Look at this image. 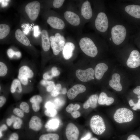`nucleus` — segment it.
Masks as SVG:
<instances>
[{
	"mask_svg": "<svg viewBox=\"0 0 140 140\" xmlns=\"http://www.w3.org/2000/svg\"><path fill=\"white\" fill-rule=\"evenodd\" d=\"M34 36L35 37H37L40 33L39 30V27L38 26H35L34 27Z\"/></svg>",
	"mask_w": 140,
	"mask_h": 140,
	"instance_id": "864d4df0",
	"label": "nucleus"
},
{
	"mask_svg": "<svg viewBox=\"0 0 140 140\" xmlns=\"http://www.w3.org/2000/svg\"><path fill=\"white\" fill-rule=\"evenodd\" d=\"M18 78L21 83L24 85H27L28 83L29 79L23 75L18 74Z\"/></svg>",
	"mask_w": 140,
	"mask_h": 140,
	"instance_id": "58836bf2",
	"label": "nucleus"
},
{
	"mask_svg": "<svg viewBox=\"0 0 140 140\" xmlns=\"http://www.w3.org/2000/svg\"><path fill=\"white\" fill-rule=\"evenodd\" d=\"M32 103L39 104L42 101V97L38 95H35L32 97L30 100Z\"/></svg>",
	"mask_w": 140,
	"mask_h": 140,
	"instance_id": "c9c22d12",
	"label": "nucleus"
},
{
	"mask_svg": "<svg viewBox=\"0 0 140 140\" xmlns=\"http://www.w3.org/2000/svg\"><path fill=\"white\" fill-rule=\"evenodd\" d=\"M90 140H99L97 138L95 137H93L91 138Z\"/></svg>",
	"mask_w": 140,
	"mask_h": 140,
	"instance_id": "0e129e2a",
	"label": "nucleus"
},
{
	"mask_svg": "<svg viewBox=\"0 0 140 140\" xmlns=\"http://www.w3.org/2000/svg\"><path fill=\"white\" fill-rule=\"evenodd\" d=\"M19 107L24 112L28 113L30 111V108L29 104L25 102H23L20 104Z\"/></svg>",
	"mask_w": 140,
	"mask_h": 140,
	"instance_id": "e433bc0d",
	"label": "nucleus"
},
{
	"mask_svg": "<svg viewBox=\"0 0 140 140\" xmlns=\"http://www.w3.org/2000/svg\"><path fill=\"white\" fill-rule=\"evenodd\" d=\"M86 89V87L83 85H75L68 90L67 92V96L69 99H73L79 94L84 92Z\"/></svg>",
	"mask_w": 140,
	"mask_h": 140,
	"instance_id": "4468645a",
	"label": "nucleus"
},
{
	"mask_svg": "<svg viewBox=\"0 0 140 140\" xmlns=\"http://www.w3.org/2000/svg\"><path fill=\"white\" fill-rule=\"evenodd\" d=\"M126 12L131 16L137 18H140V5H129L125 8Z\"/></svg>",
	"mask_w": 140,
	"mask_h": 140,
	"instance_id": "a211bd4d",
	"label": "nucleus"
},
{
	"mask_svg": "<svg viewBox=\"0 0 140 140\" xmlns=\"http://www.w3.org/2000/svg\"><path fill=\"white\" fill-rule=\"evenodd\" d=\"M91 137V134L90 132H88L84 137H82L80 140H88L90 139Z\"/></svg>",
	"mask_w": 140,
	"mask_h": 140,
	"instance_id": "6e6d98bb",
	"label": "nucleus"
},
{
	"mask_svg": "<svg viewBox=\"0 0 140 140\" xmlns=\"http://www.w3.org/2000/svg\"><path fill=\"white\" fill-rule=\"evenodd\" d=\"M76 41L85 54L91 57H94L97 55V48L93 40L87 34H78Z\"/></svg>",
	"mask_w": 140,
	"mask_h": 140,
	"instance_id": "f03ea898",
	"label": "nucleus"
},
{
	"mask_svg": "<svg viewBox=\"0 0 140 140\" xmlns=\"http://www.w3.org/2000/svg\"><path fill=\"white\" fill-rule=\"evenodd\" d=\"M133 91L135 94L138 95V98L140 99V86L136 87L134 89Z\"/></svg>",
	"mask_w": 140,
	"mask_h": 140,
	"instance_id": "09e8293b",
	"label": "nucleus"
},
{
	"mask_svg": "<svg viewBox=\"0 0 140 140\" xmlns=\"http://www.w3.org/2000/svg\"><path fill=\"white\" fill-rule=\"evenodd\" d=\"M51 47L52 49L53 54L55 55H57L61 52L58 43L55 42H51Z\"/></svg>",
	"mask_w": 140,
	"mask_h": 140,
	"instance_id": "2f4dec72",
	"label": "nucleus"
},
{
	"mask_svg": "<svg viewBox=\"0 0 140 140\" xmlns=\"http://www.w3.org/2000/svg\"><path fill=\"white\" fill-rule=\"evenodd\" d=\"M80 108V105L78 104H69L66 108V111L68 113H71L74 111L78 110Z\"/></svg>",
	"mask_w": 140,
	"mask_h": 140,
	"instance_id": "c756f323",
	"label": "nucleus"
},
{
	"mask_svg": "<svg viewBox=\"0 0 140 140\" xmlns=\"http://www.w3.org/2000/svg\"><path fill=\"white\" fill-rule=\"evenodd\" d=\"M98 98V96L96 94L90 96L84 103L83 105V108L87 109L90 107L93 108H95L97 106Z\"/></svg>",
	"mask_w": 140,
	"mask_h": 140,
	"instance_id": "aec40b11",
	"label": "nucleus"
},
{
	"mask_svg": "<svg viewBox=\"0 0 140 140\" xmlns=\"http://www.w3.org/2000/svg\"><path fill=\"white\" fill-rule=\"evenodd\" d=\"M59 139V135L54 133H49L41 135L39 138V140H58Z\"/></svg>",
	"mask_w": 140,
	"mask_h": 140,
	"instance_id": "bb28decb",
	"label": "nucleus"
},
{
	"mask_svg": "<svg viewBox=\"0 0 140 140\" xmlns=\"http://www.w3.org/2000/svg\"><path fill=\"white\" fill-rule=\"evenodd\" d=\"M60 15L67 26L81 33L85 24L79 13L78 6L73 2H69L63 8Z\"/></svg>",
	"mask_w": 140,
	"mask_h": 140,
	"instance_id": "f257e3e1",
	"label": "nucleus"
},
{
	"mask_svg": "<svg viewBox=\"0 0 140 140\" xmlns=\"http://www.w3.org/2000/svg\"><path fill=\"white\" fill-rule=\"evenodd\" d=\"M13 113L20 118L23 117L24 116V112L20 109L15 108L13 110Z\"/></svg>",
	"mask_w": 140,
	"mask_h": 140,
	"instance_id": "ea45409f",
	"label": "nucleus"
},
{
	"mask_svg": "<svg viewBox=\"0 0 140 140\" xmlns=\"http://www.w3.org/2000/svg\"><path fill=\"white\" fill-rule=\"evenodd\" d=\"M18 135L16 133H13L10 135L9 140H18Z\"/></svg>",
	"mask_w": 140,
	"mask_h": 140,
	"instance_id": "49530a36",
	"label": "nucleus"
},
{
	"mask_svg": "<svg viewBox=\"0 0 140 140\" xmlns=\"http://www.w3.org/2000/svg\"><path fill=\"white\" fill-rule=\"evenodd\" d=\"M59 121L57 119H52L49 120L45 124V126L48 131L56 130L59 125Z\"/></svg>",
	"mask_w": 140,
	"mask_h": 140,
	"instance_id": "5701e85b",
	"label": "nucleus"
},
{
	"mask_svg": "<svg viewBox=\"0 0 140 140\" xmlns=\"http://www.w3.org/2000/svg\"><path fill=\"white\" fill-rule=\"evenodd\" d=\"M30 128L35 131L40 130L42 127L41 121L39 118L37 116H32L29 121Z\"/></svg>",
	"mask_w": 140,
	"mask_h": 140,
	"instance_id": "6ab92c4d",
	"label": "nucleus"
},
{
	"mask_svg": "<svg viewBox=\"0 0 140 140\" xmlns=\"http://www.w3.org/2000/svg\"><path fill=\"white\" fill-rule=\"evenodd\" d=\"M41 46L45 52L48 51L51 47L49 33L47 30L44 29L41 32Z\"/></svg>",
	"mask_w": 140,
	"mask_h": 140,
	"instance_id": "2eb2a0df",
	"label": "nucleus"
},
{
	"mask_svg": "<svg viewBox=\"0 0 140 140\" xmlns=\"http://www.w3.org/2000/svg\"><path fill=\"white\" fill-rule=\"evenodd\" d=\"M133 117L134 115L132 111L129 109L125 108L117 109L114 115L115 120L119 123L130 122L133 120Z\"/></svg>",
	"mask_w": 140,
	"mask_h": 140,
	"instance_id": "39448f33",
	"label": "nucleus"
},
{
	"mask_svg": "<svg viewBox=\"0 0 140 140\" xmlns=\"http://www.w3.org/2000/svg\"><path fill=\"white\" fill-rule=\"evenodd\" d=\"M6 101V98L3 96L0 97V107H2L5 103Z\"/></svg>",
	"mask_w": 140,
	"mask_h": 140,
	"instance_id": "4d7b16f0",
	"label": "nucleus"
},
{
	"mask_svg": "<svg viewBox=\"0 0 140 140\" xmlns=\"http://www.w3.org/2000/svg\"><path fill=\"white\" fill-rule=\"evenodd\" d=\"M18 74L25 76L29 79L32 78L34 76L33 71L28 66L25 65L22 66L19 68Z\"/></svg>",
	"mask_w": 140,
	"mask_h": 140,
	"instance_id": "b1692460",
	"label": "nucleus"
},
{
	"mask_svg": "<svg viewBox=\"0 0 140 140\" xmlns=\"http://www.w3.org/2000/svg\"><path fill=\"white\" fill-rule=\"evenodd\" d=\"M67 90L66 88H64L61 90V93L65 94L66 93Z\"/></svg>",
	"mask_w": 140,
	"mask_h": 140,
	"instance_id": "680f3d73",
	"label": "nucleus"
},
{
	"mask_svg": "<svg viewBox=\"0 0 140 140\" xmlns=\"http://www.w3.org/2000/svg\"><path fill=\"white\" fill-rule=\"evenodd\" d=\"M108 68V66L104 63H100L97 64L95 67L94 71L96 78L98 80L101 79Z\"/></svg>",
	"mask_w": 140,
	"mask_h": 140,
	"instance_id": "f3484780",
	"label": "nucleus"
},
{
	"mask_svg": "<svg viewBox=\"0 0 140 140\" xmlns=\"http://www.w3.org/2000/svg\"><path fill=\"white\" fill-rule=\"evenodd\" d=\"M10 30V26L8 25L1 24H0V39L6 37L9 34Z\"/></svg>",
	"mask_w": 140,
	"mask_h": 140,
	"instance_id": "a878e982",
	"label": "nucleus"
},
{
	"mask_svg": "<svg viewBox=\"0 0 140 140\" xmlns=\"http://www.w3.org/2000/svg\"><path fill=\"white\" fill-rule=\"evenodd\" d=\"M109 84L111 87L116 91L119 92L122 90V86L120 82L111 79L109 81Z\"/></svg>",
	"mask_w": 140,
	"mask_h": 140,
	"instance_id": "c85d7f7f",
	"label": "nucleus"
},
{
	"mask_svg": "<svg viewBox=\"0 0 140 140\" xmlns=\"http://www.w3.org/2000/svg\"><path fill=\"white\" fill-rule=\"evenodd\" d=\"M7 129L6 125L5 124H3L1 126L0 128V131H2L6 130Z\"/></svg>",
	"mask_w": 140,
	"mask_h": 140,
	"instance_id": "13d9d810",
	"label": "nucleus"
},
{
	"mask_svg": "<svg viewBox=\"0 0 140 140\" xmlns=\"http://www.w3.org/2000/svg\"><path fill=\"white\" fill-rule=\"evenodd\" d=\"M132 109L134 110H136L137 109H140V99L138 100L137 103H134Z\"/></svg>",
	"mask_w": 140,
	"mask_h": 140,
	"instance_id": "603ef678",
	"label": "nucleus"
},
{
	"mask_svg": "<svg viewBox=\"0 0 140 140\" xmlns=\"http://www.w3.org/2000/svg\"><path fill=\"white\" fill-rule=\"evenodd\" d=\"M13 121L11 118H8L6 120V123L8 126H10L12 123Z\"/></svg>",
	"mask_w": 140,
	"mask_h": 140,
	"instance_id": "bf43d9fd",
	"label": "nucleus"
},
{
	"mask_svg": "<svg viewBox=\"0 0 140 140\" xmlns=\"http://www.w3.org/2000/svg\"><path fill=\"white\" fill-rule=\"evenodd\" d=\"M18 89V92L20 93L22 91V87L21 83L18 79H15L12 81L10 88V91L12 93H14Z\"/></svg>",
	"mask_w": 140,
	"mask_h": 140,
	"instance_id": "393cba45",
	"label": "nucleus"
},
{
	"mask_svg": "<svg viewBox=\"0 0 140 140\" xmlns=\"http://www.w3.org/2000/svg\"><path fill=\"white\" fill-rule=\"evenodd\" d=\"M0 138H1L2 136V131H0Z\"/></svg>",
	"mask_w": 140,
	"mask_h": 140,
	"instance_id": "69168bd1",
	"label": "nucleus"
},
{
	"mask_svg": "<svg viewBox=\"0 0 140 140\" xmlns=\"http://www.w3.org/2000/svg\"><path fill=\"white\" fill-rule=\"evenodd\" d=\"M53 33H49L50 42H55L58 43L62 39L65 37L62 31L57 30Z\"/></svg>",
	"mask_w": 140,
	"mask_h": 140,
	"instance_id": "4be33fe9",
	"label": "nucleus"
},
{
	"mask_svg": "<svg viewBox=\"0 0 140 140\" xmlns=\"http://www.w3.org/2000/svg\"><path fill=\"white\" fill-rule=\"evenodd\" d=\"M75 41L71 37L66 38V43L62 51L63 57L65 59H69L73 56L76 47Z\"/></svg>",
	"mask_w": 140,
	"mask_h": 140,
	"instance_id": "9d476101",
	"label": "nucleus"
},
{
	"mask_svg": "<svg viewBox=\"0 0 140 140\" xmlns=\"http://www.w3.org/2000/svg\"><path fill=\"white\" fill-rule=\"evenodd\" d=\"M43 78L44 80H50L52 79L53 77L51 75H50L48 72H46L43 75Z\"/></svg>",
	"mask_w": 140,
	"mask_h": 140,
	"instance_id": "8fccbe9b",
	"label": "nucleus"
},
{
	"mask_svg": "<svg viewBox=\"0 0 140 140\" xmlns=\"http://www.w3.org/2000/svg\"><path fill=\"white\" fill-rule=\"evenodd\" d=\"M129 103L130 106H133L134 103L133 101L131 99L129 101Z\"/></svg>",
	"mask_w": 140,
	"mask_h": 140,
	"instance_id": "e2e57ef3",
	"label": "nucleus"
},
{
	"mask_svg": "<svg viewBox=\"0 0 140 140\" xmlns=\"http://www.w3.org/2000/svg\"><path fill=\"white\" fill-rule=\"evenodd\" d=\"M114 101V99L112 97H109L105 93H101L98 98V102L100 105L106 104L107 106L110 105Z\"/></svg>",
	"mask_w": 140,
	"mask_h": 140,
	"instance_id": "412c9836",
	"label": "nucleus"
},
{
	"mask_svg": "<svg viewBox=\"0 0 140 140\" xmlns=\"http://www.w3.org/2000/svg\"><path fill=\"white\" fill-rule=\"evenodd\" d=\"M22 55L21 52L19 51H15V55L18 58H20Z\"/></svg>",
	"mask_w": 140,
	"mask_h": 140,
	"instance_id": "052dcab7",
	"label": "nucleus"
},
{
	"mask_svg": "<svg viewBox=\"0 0 140 140\" xmlns=\"http://www.w3.org/2000/svg\"><path fill=\"white\" fill-rule=\"evenodd\" d=\"M79 134L78 128L71 123L68 124L66 128L65 134L68 140H78Z\"/></svg>",
	"mask_w": 140,
	"mask_h": 140,
	"instance_id": "ddd939ff",
	"label": "nucleus"
},
{
	"mask_svg": "<svg viewBox=\"0 0 140 140\" xmlns=\"http://www.w3.org/2000/svg\"><path fill=\"white\" fill-rule=\"evenodd\" d=\"M32 106L33 110L35 112L38 111L40 110V106L39 104L32 103Z\"/></svg>",
	"mask_w": 140,
	"mask_h": 140,
	"instance_id": "3c124183",
	"label": "nucleus"
},
{
	"mask_svg": "<svg viewBox=\"0 0 140 140\" xmlns=\"http://www.w3.org/2000/svg\"><path fill=\"white\" fill-rule=\"evenodd\" d=\"M47 86L46 87L47 91L48 92H50L53 90L55 85L53 81H47L46 86Z\"/></svg>",
	"mask_w": 140,
	"mask_h": 140,
	"instance_id": "4c0bfd02",
	"label": "nucleus"
},
{
	"mask_svg": "<svg viewBox=\"0 0 140 140\" xmlns=\"http://www.w3.org/2000/svg\"><path fill=\"white\" fill-rule=\"evenodd\" d=\"M15 51L12 48L8 49L7 51V53L8 57L10 58H12L15 55Z\"/></svg>",
	"mask_w": 140,
	"mask_h": 140,
	"instance_id": "37998d69",
	"label": "nucleus"
},
{
	"mask_svg": "<svg viewBox=\"0 0 140 140\" xmlns=\"http://www.w3.org/2000/svg\"><path fill=\"white\" fill-rule=\"evenodd\" d=\"M127 65L129 67L135 68L140 66V53L135 50L131 53L127 61Z\"/></svg>",
	"mask_w": 140,
	"mask_h": 140,
	"instance_id": "f8f14e48",
	"label": "nucleus"
},
{
	"mask_svg": "<svg viewBox=\"0 0 140 140\" xmlns=\"http://www.w3.org/2000/svg\"><path fill=\"white\" fill-rule=\"evenodd\" d=\"M66 1L64 0H54L52 2V7L55 9H59L64 6Z\"/></svg>",
	"mask_w": 140,
	"mask_h": 140,
	"instance_id": "7c9ffc66",
	"label": "nucleus"
},
{
	"mask_svg": "<svg viewBox=\"0 0 140 140\" xmlns=\"http://www.w3.org/2000/svg\"><path fill=\"white\" fill-rule=\"evenodd\" d=\"M110 40H111V38H110Z\"/></svg>",
	"mask_w": 140,
	"mask_h": 140,
	"instance_id": "338daca9",
	"label": "nucleus"
},
{
	"mask_svg": "<svg viewBox=\"0 0 140 140\" xmlns=\"http://www.w3.org/2000/svg\"><path fill=\"white\" fill-rule=\"evenodd\" d=\"M71 114L74 118H76L80 117L81 115L80 113L78 110L74 111L71 113Z\"/></svg>",
	"mask_w": 140,
	"mask_h": 140,
	"instance_id": "de8ad7c7",
	"label": "nucleus"
},
{
	"mask_svg": "<svg viewBox=\"0 0 140 140\" xmlns=\"http://www.w3.org/2000/svg\"><path fill=\"white\" fill-rule=\"evenodd\" d=\"M61 85L60 84H57L53 90L51 92V95L53 97H56L61 93Z\"/></svg>",
	"mask_w": 140,
	"mask_h": 140,
	"instance_id": "473e14b6",
	"label": "nucleus"
},
{
	"mask_svg": "<svg viewBox=\"0 0 140 140\" xmlns=\"http://www.w3.org/2000/svg\"><path fill=\"white\" fill-rule=\"evenodd\" d=\"M45 107L46 109L55 108V107L54 104L50 101L47 102L46 103L45 105Z\"/></svg>",
	"mask_w": 140,
	"mask_h": 140,
	"instance_id": "c03bdc74",
	"label": "nucleus"
},
{
	"mask_svg": "<svg viewBox=\"0 0 140 140\" xmlns=\"http://www.w3.org/2000/svg\"><path fill=\"white\" fill-rule=\"evenodd\" d=\"M120 76L119 74L118 73H114L112 76V78L111 80H113L117 81L120 82Z\"/></svg>",
	"mask_w": 140,
	"mask_h": 140,
	"instance_id": "a18cd8bd",
	"label": "nucleus"
},
{
	"mask_svg": "<svg viewBox=\"0 0 140 140\" xmlns=\"http://www.w3.org/2000/svg\"><path fill=\"white\" fill-rule=\"evenodd\" d=\"M94 24L95 28L99 32H104L107 30L108 22L104 13L101 12L97 14L95 19Z\"/></svg>",
	"mask_w": 140,
	"mask_h": 140,
	"instance_id": "1a4fd4ad",
	"label": "nucleus"
},
{
	"mask_svg": "<svg viewBox=\"0 0 140 140\" xmlns=\"http://www.w3.org/2000/svg\"><path fill=\"white\" fill-rule=\"evenodd\" d=\"M94 71L91 68L85 70L79 69L76 72V75L77 78L83 82H88L94 79Z\"/></svg>",
	"mask_w": 140,
	"mask_h": 140,
	"instance_id": "9b49d317",
	"label": "nucleus"
},
{
	"mask_svg": "<svg viewBox=\"0 0 140 140\" xmlns=\"http://www.w3.org/2000/svg\"><path fill=\"white\" fill-rule=\"evenodd\" d=\"M127 140H140V139L135 135H131L128 137Z\"/></svg>",
	"mask_w": 140,
	"mask_h": 140,
	"instance_id": "5fc2aeb1",
	"label": "nucleus"
},
{
	"mask_svg": "<svg viewBox=\"0 0 140 140\" xmlns=\"http://www.w3.org/2000/svg\"><path fill=\"white\" fill-rule=\"evenodd\" d=\"M10 118L12 120L13 122L14 123L13 125V128L16 129H20L22 123V120L19 118L16 117L13 115L11 116Z\"/></svg>",
	"mask_w": 140,
	"mask_h": 140,
	"instance_id": "cd10ccee",
	"label": "nucleus"
},
{
	"mask_svg": "<svg viewBox=\"0 0 140 140\" xmlns=\"http://www.w3.org/2000/svg\"><path fill=\"white\" fill-rule=\"evenodd\" d=\"M51 75L53 77L58 76L60 74L59 71L57 69L56 67H53L51 68Z\"/></svg>",
	"mask_w": 140,
	"mask_h": 140,
	"instance_id": "79ce46f5",
	"label": "nucleus"
},
{
	"mask_svg": "<svg viewBox=\"0 0 140 140\" xmlns=\"http://www.w3.org/2000/svg\"><path fill=\"white\" fill-rule=\"evenodd\" d=\"M77 5L80 15L85 24L93 16L90 3L88 0H81L79 1Z\"/></svg>",
	"mask_w": 140,
	"mask_h": 140,
	"instance_id": "20e7f679",
	"label": "nucleus"
},
{
	"mask_svg": "<svg viewBox=\"0 0 140 140\" xmlns=\"http://www.w3.org/2000/svg\"><path fill=\"white\" fill-rule=\"evenodd\" d=\"M111 38L114 43L116 45L121 44L124 40L126 34L125 27L123 25H116L111 29Z\"/></svg>",
	"mask_w": 140,
	"mask_h": 140,
	"instance_id": "0eeeda50",
	"label": "nucleus"
},
{
	"mask_svg": "<svg viewBox=\"0 0 140 140\" xmlns=\"http://www.w3.org/2000/svg\"><path fill=\"white\" fill-rule=\"evenodd\" d=\"M57 113V111L55 108L46 109L44 112V114L46 116L51 117L55 116Z\"/></svg>",
	"mask_w": 140,
	"mask_h": 140,
	"instance_id": "f704fd0d",
	"label": "nucleus"
},
{
	"mask_svg": "<svg viewBox=\"0 0 140 140\" xmlns=\"http://www.w3.org/2000/svg\"><path fill=\"white\" fill-rule=\"evenodd\" d=\"M41 8L40 3L37 1H34L28 3L26 5L25 10L29 18L34 21L38 18Z\"/></svg>",
	"mask_w": 140,
	"mask_h": 140,
	"instance_id": "6e6552de",
	"label": "nucleus"
},
{
	"mask_svg": "<svg viewBox=\"0 0 140 140\" xmlns=\"http://www.w3.org/2000/svg\"><path fill=\"white\" fill-rule=\"evenodd\" d=\"M15 37L19 43L26 46H29L30 44V40L23 32L20 29H17L15 32Z\"/></svg>",
	"mask_w": 140,
	"mask_h": 140,
	"instance_id": "dca6fc26",
	"label": "nucleus"
},
{
	"mask_svg": "<svg viewBox=\"0 0 140 140\" xmlns=\"http://www.w3.org/2000/svg\"><path fill=\"white\" fill-rule=\"evenodd\" d=\"M55 105L56 107H61L65 103L64 101L60 99L56 98L54 100Z\"/></svg>",
	"mask_w": 140,
	"mask_h": 140,
	"instance_id": "a19ab883",
	"label": "nucleus"
},
{
	"mask_svg": "<svg viewBox=\"0 0 140 140\" xmlns=\"http://www.w3.org/2000/svg\"><path fill=\"white\" fill-rule=\"evenodd\" d=\"M90 126L93 132L97 135L102 134L106 129L103 119L99 115H95L92 117L90 121Z\"/></svg>",
	"mask_w": 140,
	"mask_h": 140,
	"instance_id": "423d86ee",
	"label": "nucleus"
},
{
	"mask_svg": "<svg viewBox=\"0 0 140 140\" xmlns=\"http://www.w3.org/2000/svg\"><path fill=\"white\" fill-rule=\"evenodd\" d=\"M46 17L47 23L54 30L62 31L67 27V25L60 15L48 10Z\"/></svg>",
	"mask_w": 140,
	"mask_h": 140,
	"instance_id": "7ed1b4c3",
	"label": "nucleus"
},
{
	"mask_svg": "<svg viewBox=\"0 0 140 140\" xmlns=\"http://www.w3.org/2000/svg\"><path fill=\"white\" fill-rule=\"evenodd\" d=\"M8 68L6 64L2 62H0V76L3 77L5 76L7 73Z\"/></svg>",
	"mask_w": 140,
	"mask_h": 140,
	"instance_id": "72a5a7b5",
	"label": "nucleus"
}]
</instances>
